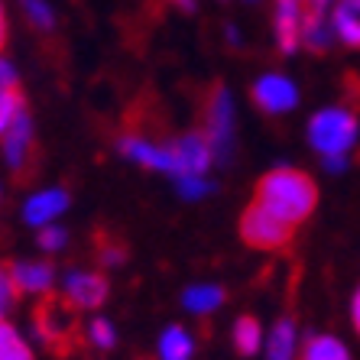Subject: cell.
Returning a JSON list of instances; mask_svg holds the SVG:
<instances>
[{
  "label": "cell",
  "mask_w": 360,
  "mask_h": 360,
  "mask_svg": "<svg viewBox=\"0 0 360 360\" xmlns=\"http://www.w3.org/2000/svg\"><path fill=\"white\" fill-rule=\"evenodd\" d=\"M253 205L266 208L289 227H299L319 208V185L309 172L295 166H276L253 188Z\"/></svg>",
  "instance_id": "1"
},
{
  "label": "cell",
  "mask_w": 360,
  "mask_h": 360,
  "mask_svg": "<svg viewBox=\"0 0 360 360\" xmlns=\"http://www.w3.org/2000/svg\"><path fill=\"white\" fill-rule=\"evenodd\" d=\"M305 140L319 160L325 156H351L354 146L360 143V117L357 110L347 108V104H328L319 108L309 117V130H305Z\"/></svg>",
  "instance_id": "2"
},
{
  "label": "cell",
  "mask_w": 360,
  "mask_h": 360,
  "mask_svg": "<svg viewBox=\"0 0 360 360\" xmlns=\"http://www.w3.org/2000/svg\"><path fill=\"white\" fill-rule=\"evenodd\" d=\"M78 309L65 295H46L36 305V331L46 341V347H52L56 354H68L72 347H82L84 335L78 328Z\"/></svg>",
  "instance_id": "3"
},
{
  "label": "cell",
  "mask_w": 360,
  "mask_h": 360,
  "mask_svg": "<svg viewBox=\"0 0 360 360\" xmlns=\"http://www.w3.org/2000/svg\"><path fill=\"white\" fill-rule=\"evenodd\" d=\"M237 114H234V98L224 84H214L205 101V130L208 136L214 162H227L234 156V134H237Z\"/></svg>",
  "instance_id": "4"
},
{
  "label": "cell",
  "mask_w": 360,
  "mask_h": 360,
  "mask_svg": "<svg viewBox=\"0 0 360 360\" xmlns=\"http://www.w3.org/2000/svg\"><path fill=\"white\" fill-rule=\"evenodd\" d=\"M295 237V227L279 221L276 214H269L260 205H247L240 214V240L253 250H285Z\"/></svg>",
  "instance_id": "5"
},
{
  "label": "cell",
  "mask_w": 360,
  "mask_h": 360,
  "mask_svg": "<svg viewBox=\"0 0 360 360\" xmlns=\"http://www.w3.org/2000/svg\"><path fill=\"white\" fill-rule=\"evenodd\" d=\"M169 153V176L176 179H192V176H208V169L214 166V153L205 134H182L179 140L166 143Z\"/></svg>",
  "instance_id": "6"
},
{
  "label": "cell",
  "mask_w": 360,
  "mask_h": 360,
  "mask_svg": "<svg viewBox=\"0 0 360 360\" xmlns=\"http://www.w3.org/2000/svg\"><path fill=\"white\" fill-rule=\"evenodd\" d=\"M250 101L266 117H283V114H292V110L299 108L302 91L289 75H283V72H266V75H260L250 84Z\"/></svg>",
  "instance_id": "7"
},
{
  "label": "cell",
  "mask_w": 360,
  "mask_h": 360,
  "mask_svg": "<svg viewBox=\"0 0 360 360\" xmlns=\"http://www.w3.org/2000/svg\"><path fill=\"white\" fill-rule=\"evenodd\" d=\"M305 0H273V39L279 56H295L302 49Z\"/></svg>",
  "instance_id": "8"
},
{
  "label": "cell",
  "mask_w": 360,
  "mask_h": 360,
  "mask_svg": "<svg viewBox=\"0 0 360 360\" xmlns=\"http://www.w3.org/2000/svg\"><path fill=\"white\" fill-rule=\"evenodd\" d=\"M338 0H305V23H302V49L325 56L335 46V26H331V13H335Z\"/></svg>",
  "instance_id": "9"
},
{
  "label": "cell",
  "mask_w": 360,
  "mask_h": 360,
  "mask_svg": "<svg viewBox=\"0 0 360 360\" xmlns=\"http://www.w3.org/2000/svg\"><path fill=\"white\" fill-rule=\"evenodd\" d=\"M4 153H7L10 169L23 179L26 172H30V160H33V127H30L26 110L10 124L7 134H4Z\"/></svg>",
  "instance_id": "10"
},
{
  "label": "cell",
  "mask_w": 360,
  "mask_h": 360,
  "mask_svg": "<svg viewBox=\"0 0 360 360\" xmlns=\"http://www.w3.org/2000/svg\"><path fill=\"white\" fill-rule=\"evenodd\" d=\"M108 279L101 273H72L65 283V299L75 305L78 311L84 309H101L108 299Z\"/></svg>",
  "instance_id": "11"
},
{
  "label": "cell",
  "mask_w": 360,
  "mask_h": 360,
  "mask_svg": "<svg viewBox=\"0 0 360 360\" xmlns=\"http://www.w3.org/2000/svg\"><path fill=\"white\" fill-rule=\"evenodd\" d=\"M302 341H299V325L292 319H279L273 331L263 341V357L266 360H299Z\"/></svg>",
  "instance_id": "12"
},
{
  "label": "cell",
  "mask_w": 360,
  "mask_h": 360,
  "mask_svg": "<svg viewBox=\"0 0 360 360\" xmlns=\"http://www.w3.org/2000/svg\"><path fill=\"white\" fill-rule=\"evenodd\" d=\"M331 26L335 42H341L344 49H360V0H338Z\"/></svg>",
  "instance_id": "13"
},
{
  "label": "cell",
  "mask_w": 360,
  "mask_h": 360,
  "mask_svg": "<svg viewBox=\"0 0 360 360\" xmlns=\"http://www.w3.org/2000/svg\"><path fill=\"white\" fill-rule=\"evenodd\" d=\"M10 279L17 292H49L52 289V266L49 263H7Z\"/></svg>",
  "instance_id": "14"
},
{
  "label": "cell",
  "mask_w": 360,
  "mask_h": 360,
  "mask_svg": "<svg viewBox=\"0 0 360 360\" xmlns=\"http://www.w3.org/2000/svg\"><path fill=\"white\" fill-rule=\"evenodd\" d=\"M68 205V195L62 192V188H52V192H39L30 198V205H26L23 211V218L26 224H33V227H46L52 218H59L62 211H65Z\"/></svg>",
  "instance_id": "15"
},
{
  "label": "cell",
  "mask_w": 360,
  "mask_h": 360,
  "mask_svg": "<svg viewBox=\"0 0 360 360\" xmlns=\"http://www.w3.org/2000/svg\"><path fill=\"white\" fill-rule=\"evenodd\" d=\"M299 360H354V354L338 335H309L302 341Z\"/></svg>",
  "instance_id": "16"
},
{
  "label": "cell",
  "mask_w": 360,
  "mask_h": 360,
  "mask_svg": "<svg viewBox=\"0 0 360 360\" xmlns=\"http://www.w3.org/2000/svg\"><path fill=\"white\" fill-rule=\"evenodd\" d=\"M224 299L227 292L218 283H198V285H188L182 292V305L192 315H211V311H218L224 305Z\"/></svg>",
  "instance_id": "17"
},
{
  "label": "cell",
  "mask_w": 360,
  "mask_h": 360,
  "mask_svg": "<svg viewBox=\"0 0 360 360\" xmlns=\"http://www.w3.org/2000/svg\"><path fill=\"white\" fill-rule=\"evenodd\" d=\"M231 341H234V351L240 354V357H253V354L263 351V341H266V335H263V325L253 319V315H240V319L234 321Z\"/></svg>",
  "instance_id": "18"
},
{
  "label": "cell",
  "mask_w": 360,
  "mask_h": 360,
  "mask_svg": "<svg viewBox=\"0 0 360 360\" xmlns=\"http://www.w3.org/2000/svg\"><path fill=\"white\" fill-rule=\"evenodd\" d=\"M195 354V338L188 335V328L169 325L160 338V357L162 360H192Z\"/></svg>",
  "instance_id": "19"
},
{
  "label": "cell",
  "mask_w": 360,
  "mask_h": 360,
  "mask_svg": "<svg viewBox=\"0 0 360 360\" xmlns=\"http://www.w3.org/2000/svg\"><path fill=\"white\" fill-rule=\"evenodd\" d=\"M20 7H23L26 23L39 30V33H49L56 26V10H52L49 0H20Z\"/></svg>",
  "instance_id": "20"
},
{
  "label": "cell",
  "mask_w": 360,
  "mask_h": 360,
  "mask_svg": "<svg viewBox=\"0 0 360 360\" xmlns=\"http://www.w3.org/2000/svg\"><path fill=\"white\" fill-rule=\"evenodd\" d=\"M0 360H33V351L7 321H0Z\"/></svg>",
  "instance_id": "21"
},
{
  "label": "cell",
  "mask_w": 360,
  "mask_h": 360,
  "mask_svg": "<svg viewBox=\"0 0 360 360\" xmlns=\"http://www.w3.org/2000/svg\"><path fill=\"white\" fill-rule=\"evenodd\" d=\"M94 247H98V260L104 263V266H117L120 260L127 257V247L120 240H110L108 234H98L94 237Z\"/></svg>",
  "instance_id": "22"
},
{
  "label": "cell",
  "mask_w": 360,
  "mask_h": 360,
  "mask_svg": "<svg viewBox=\"0 0 360 360\" xmlns=\"http://www.w3.org/2000/svg\"><path fill=\"white\" fill-rule=\"evenodd\" d=\"M88 341H91V347H98V351H110V347H114V325L104 319L91 321V325H88Z\"/></svg>",
  "instance_id": "23"
},
{
  "label": "cell",
  "mask_w": 360,
  "mask_h": 360,
  "mask_svg": "<svg viewBox=\"0 0 360 360\" xmlns=\"http://www.w3.org/2000/svg\"><path fill=\"white\" fill-rule=\"evenodd\" d=\"M179 192L185 198H201V195L211 192V182L205 176H192V179H179Z\"/></svg>",
  "instance_id": "24"
},
{
  "label": "cell",
  "mask_w": 360,
  "mask_h": 360,
  "mask_svg": "<svg viewBox=\"0 0 360 360\" xmlns=\"http://www.w3.org/2000/svg\"><path fill=\"white\" fill-rule=\"evenodd\" d=\"M39 247L42 250H62V247H65V231H62V227H42L39 231Z\"/></svg>",
  "instance_id": "25"
},
{
  "label": "cell",
  "mask_w": 360,
  "mask_h": 360,
  "mask_svg": "<svg viewBox=\"0 0 360 360\" xmlns=\"http://www.w3.org/2000/svg\"><path fill=\"white\" fill-rule=\"evenodd\" d=\"M17 285H13V279H10V269L0 266V311L7 309V305H13L17 302Z\"/></svg>",
  "instance_id": "26"
},
{
  "label": "cell",
  "mask_w": 360,
  "mask_h": 360,
  "mask_svg": "<svg viewBox=\"0 0 360 360\" xmlns=\"http://www.w3.org/2000/svg\"><path fill=\"white\" fill-rule=\"evenodd\" d=\"M321 169H325L328 176H344V172L351 169V156H325Z\"/></svg>",
  "instance_id": "27"
},
{
  "label": "cell",
  "mask_w": 360,
  "mask_h": 360,
  "mask_svg": "<svg viewBox=\"0 0 360 360\" xmlns=\"http://www.w3.org/2000/svg\"><path fill=\"white\" fill-rule=\"evenodd\" d=\"M0 88H17V72L4 56H0Z\"/></svg>",
  "instance_id": "28"
},
{
  "label": "cell",
  "mask_w": 360,
  "mask_h": 360,
  "mask_svg": "<svg viewBox=\"0 0 360 360\" xmlns=\"http://www.w3.org/2000/svg\"><path fill=\"white\" fill-rule=\"evenodd\" d=\"M351 325H354V331L360 335V285L354 289V295H351Z\"/></svg>",
  "instance_id": "29"
},
{
  "label": "cell",
  "mask_w": 360,
  "mask_h": 360,
  "mask_svg": "<svg viewBox=\"0 0 360 360\" xmlns=\"http://www.w3.org/2000/svg\"><path fill=\"white\" fill-rule=\"evenodd\" d=\"M7 36H10V26H7V7H4V0H0V49L7 46Z\"/></svg>",
  "instance_id": "30"
},
{
  "label": "cell",
  "mask_w": 360,
  "mask_h": 360,
  "mask_svg": "<svg viewBox=\"0 0 360 360\" xmlns=\"http://www.w3.org/2000/svg\"><path fill=\"white\" fill-rule=\"evenodd\" d=\"M172 7H179L182 13H195V7H198V0H169Z\"/></svg>",
  "instance_id": "31"
},
{
  "label": "cell",
  "mask_w": 360,
  "mask_h": 360,
  "mask_svg": "<svg viewBox=\"0 0 360 360\" xmlns=\"http://www.w3.org/2000/svg\"><path fill=\"white\" fill-rule=\"evenodd\" d=\"M227 42H234V46H240V30H237V26H227Z\"/></svg>",
  "instance_id": "32"
},
{
  "label": "cell",
  "mask_w": 360,
  "mask_h": 360,
  "mask_svg": "<svg viewBox=\"0 0 360 360\" xmlns=\"http://www.w3.org/2000/svg\"><path fill=\"white\" fill-rule=\"evenodd\" d=\"M243 4H263V0H243Z\"/></svg>",
  "instance_id": "33"
}]
</instances>
